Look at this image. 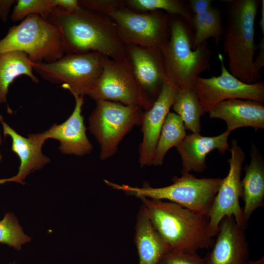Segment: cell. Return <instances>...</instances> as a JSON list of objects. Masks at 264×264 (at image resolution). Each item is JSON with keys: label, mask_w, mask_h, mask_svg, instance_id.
<instances>
[{"label": "cell", "mask_w": 264, "mask_h": 264, "mask_svg": "<svg viewBox=\"0 0 264 264\" xmlns=\"http://www.w3.org/2000/svg\"><path fill=\"white\" fill-rule=\"evenodd\" d=\"M46 20L60 28L65 54L97 53L128 61L126 44L109 17L80 6L72 12L56 7Z\"/></svg>", "instance_id": "1"}, {"label": "cell", "mask_w": 264, "mask_h": 264, "mask_svg": "<svg viewBox=\"0 0 264 264\" xmlns=\"http://www.w3.org/2000/svg\"><path fill=\"white\" fill-rule=\"evenodd\" d=\"M134 241L138 264H159L170 250L153 226L142 204L136 216Z\"/></svg>", "instance_id": "20"}, {"label": "cell", "mask_w": 264, "mask_h": 264, "mask_svg": "<svg viewBox=\"0 0 264 264\" xmlns=\"http://www.w3.org/2000/svg\"><path fill=\"white\" fill-rule=\"evenodd\" d=\"M261 3V17L260 21V25L262 31L263 35L264 36V0H262Z\"/></svg>", "instance_id": "33"}, {"label": "cell", "mask_w": 264, "mask_h": 264, "mask_svg": "<svg viewBox=\"0 0 264 264\" xmlns=\"http://www.w3.org/2000/svg\"><path fill=\"white\" fill-rule=\"evenodd\" d=\"M212 2V0H190L188 3L193 13L197 15L210 8Z\"/></svg>", "instance_id": "30"}, {"label": "cell", "mask_w": 264, "mask_h": 264, "mask_svg": "<svg viewBox=\"0 0 264 264\" xmlns=\"http://www.w3.org/2000/svg\"><path fill=\"white\" fill-rule=\"evenodd\" d=\"M173 183L155 188L145 183L141 187L119 184L107 179L105 183L110 187L139 198L167 199L195 213L208 215L213 199L222 181L221 178H199L190 173L175 176Z\"/></svg>", "instance_id": "5"}, {"label": "cell", "mask_w": 264, "mask_h": 264, "mask_svg": "<svg viewBox=\"0 0 264 264\" xmlns=\"http://www.w3.org/2000/svg\"><path fill=\"white\" fill-rule=\"evenodd\" d=\"M103 70L95 86L88 95L95 100H106L124 105L136 106L144 111L153 105L138 86L128 61L103 56Z\"/></svg>", "instance_id": "10"}, {"label": "cell", "mask_w": 264, "mask_h": 264, "mask_svg": "<svg viewBox=\"0 0 264 264\" xmlns=\"http://www.w3.org/2000/svg\"><path fill=\"white\" fill-rule=\"evenodd\" d=\"M13 51L26 53L34 64L53 62L65 54L61 31L39 15H30L0 40V55Z\"/></svg>", "instance_id": "6"}, {"label": "cell", "mask_w": 264, "mask_h": 264, "mask_svg": "<svg viewBox=\"0 0 264 264\" xmlns=\"http://www.w3.org/2000/svg\"><path fill=\"white\" fill-rule=\"evenodd\" d=\"M230 132L225 131L213 136L192 133L176 146L182 159L181 174L194 172L202 173L207 167L206 157L214 150L224 154L229 149L228 142Z\"/></svg>", "instance_id": "17"}, {"label": "cell", "mask_w": 264, "mask_h": 264, "mask_svg": "<svg viewBox=\"0 0 264 264\" xmlns=\"http://www.w3.org/2000/svg\"><path fill=\"white\" fill-rule=\"evenodd\" d=\"M245 230L233 216L224 217L212 249L204 258L206 264H245L249 250Z\"/></svg>", "instance_id": "16"}, {"label": "cell", "mask_w": 264, "mask_h": 264, "mask_svg": "<svg viewBox=\"0 0 264 264\" xmlns=\"http://www.w3.org/2000/svg\"><path fill=\"white\" fill-rule=\"evenodd\" d=\"M159 264H206L204 259L197 251L189 250H170Z\"/></svg>", "instance_id": "29"}, {"label": "cell", "mask_w": 264, "mask_h": 264, "mask_svg": "<svg viewBox=\"0 0 264 264\" xmlns=\"http://www.w3.org/2000/svg\"><path fill=\"white\" fill-rule=\"evenodd\" d=\"M172 107L181 117L186 129L192 133H200V118L205 113L194 89L179 90Z\"/></svg>", "instance_id": "25"}, {"label": "cell", "mask_w": 264, "mask_h": 264, "mask_svg": "<svg viewBox=\"0 0 264 264\" xmlns=\"http://www.w3.org/2000/svg\"><path fill=\"white\" fill-rule=\"evenodd\" d=\"M208 113L211 118L223 120L226 131L230 132L242 127H252L255 130L264 129V105L259 101L228 99L218 103Z\"/></svg>", "instance_id": "18"}, {"label": "cell", "mask_w": 264, "mask_h": 264, "mask_svg": "<svg viewBox=\"0 0 264 264\" xmlns=\"http://www.w3.org/2000/svg\"><path fill=\"white\" fill-rule=\"evenodd\" d=\"M34 63L22 51L7 52L0 55V103H7L9 86L18 77L24 75L34 83L39 79L33 73Z\"/></svg>", "instance_id": "22"}, {"label": "cell", "mask_w": 264, "mask_h": 264, "mask_svg": "<svg viewBox=\"0 0 264 264\" xmlns=\"http://www.w3.org/2000/svg\"><path fill=\"white\" fill-rule=\"evenodd\" d=\"M178 91L176 87L166 80L152 107L144 111L141 125L143 138L139 149V163L141 167L152 165L162 125Z\"/></svg>", "instance_id": "14"}, {"label": "cell", "mask_w": 264, "mask_h": 264, "mask_svg": "<svg viewBox=\"0 0 264 264\" xmlns=\"http://www.w3.org/2000/svg\"><path fill=\"white\" fill-rule=\"evenodd\" d=\"M258 48H259L260 52L256 58L254 60L253 66L256 72L260 74V69L264 66V36L263 37Z\"/></svg>", "instance_id": "32"}, {"label": "cell", "mask_w": 264, "mask_h": 264, "mask_svg": "<svg viewBox=\"0 0 264 264\" xmlns=\"http://www.w3.org/2000/svg\"><path fill=\"white\" fill-rule=\"evenodd\" d=\"M97 53L67 54L51 63L35 64L33 70L50 83L84 96L99 80L103 70V56Z\"/></svg>", "instance_id": "8"}, {"label": "cell", "mask_w": 264, "mask_h": 264, "mask_svg": "<svg viewBox=\"0 0 264 264\" xmlns=\"http://www.w3.org/2000/svg\"><path fill=\"white\" fill-rule=\"evenodd\" d=\"M31 238L26 235L15 216L6 213L0 220V243L5 244L16 250L30 241Z\"/></svg>", "instance_id": "28"}, {"label": "cell", "mask_w": 264, "mask_h": 264, "mask_svg": "<svg viewBox=\"0 0 264 264\" xmlns=\"http://www.w3.org/2000/svg\"><path fill=\"white\" fill-rule=\"evenodd\" d=\"M229 151L228 174L222 178L207 215L212 237L217 235L220 222L225 217L233 216L237 224L245 229L247 226L239 202L242 195L241 176L245 155L235 139L232 140Z\"/></svg>", "instance_id": "11"}, {"label": "cell", "mask_w": 264, "mask_h": 264, "mask_svg": "<svg viewBox=\"0 0 264 264\" xmlns=\"http://www.w3.org/2000/svg\"><path fill=\"white\" fill-rule=\"evenodd\" d=\"M218 58L221 64V74L218 76L203 78L198 76L194 89L197 93L204 113H207L218 103L230 99H249L264 102V83L258 81L247 84L241 81L226 68L221 54Z\"/></svg>", "instance_id": "12"}, {"label": "cell", "mask_w": 264, "mask_h": 264, "mask_svg": "<svg viewBox=\"0 0 264 264\" xmlns=\"http://www.w3.org/2000/svg\"><path fill=\"white\" fill-rule=\"evenodd\" d=\"M4 137L12 140L11 150L19 156L20 165L18 173L12 176L13 182L24 183L23 180L32 172L41 170L50 162V159L42 152L45 141L39 133H33L25 137L13 129L6 123L1 122Z\"/></svg>", "instance_id": "19"}, {"label": "cell", "mask_w": 264, "mask_h": 264, "mask_svg": "<svg viewBox=\"0 0 264 264\" xmlns=\"http://www.w3.org/2000/svg\"><path fill=\"white\" fill-rule=\"evenodd\" d=\"M245 264H264V257L263 256L260 259L255 261H247Z\"/></svg>", "instance_id": "34"}, {"label": "cell", "mask_w": 264, "mask_h": 264, "mask_svg": "<svg viewBox=\"0 0 264 264\" xmlns=\"http://www.w3.org/2000/svg\"><path fill=\"white\" fill-rule=\"evenodd\" d=\"M104 15L115 23L126 44L160 47L169 38L171 15L162 11L137 12L125 2L109 8Z\"/></svg>", "instance_id": "9"}, {"label": "cell", "mask_w": 264, "mask_h": 264, "mask_svg": "<svg viewBox=\"0 0 264 264\" xmlns=\"http://www.w3.org/2000/svg\"><path fill=\"white\" fill-rule=\"evenodd\" d=\"M193 30L194 31V49L209 38H213L218 46L222 40L225 31L222 24L220 10L212 6L201 13L194 15Z\"/></svg>", "instance_id": "24"}, {"label": "cell", "mask_w": 264, "mask_h": 264, "mask_svg": "<svg viewBox=\"0 0 264 264\" xmlns=\"http://www.w3.org/2000/svg\"><path fill=\"white\" fill-rule=\"evenodd\" d=\"M16 1L15 0H0V20L2 22H7L11 8Z\"/></svg>", "instance_id": "31"}, {"label": "cell", "mask_w": 264, "mask_h": 264, "mask_svg": "<svg viewBox=\"0 0 264 264\" xmlns=\"http://www.w3.org/2000/svg\"><path fill=\"white\" fill-rule=\"evenodd\" d=\"M59 0H18L12 11L14 22L22 21L27 16L36 14L47 20L53 9L58 7Z\"/></svg>", "instance_id": "27"}, {"label": "cell", "mask_w": 264, "mask_h": 264, "mask_svg": "<svg viewBox=\"0 0 264 264\" xmlns=\"http://www.w3.org/2000/svg\"><path fill=\"white\" fill-rule=\"evenodd\" d=\"M127 60L143 94L152 104L166 80L160 47L126 44Z\"/></svg>", "instance_id": "13"}, {"label": "cell", "mask_w": 264, "mask_h": 264, "mask_svg": "<svg viewBox=\"0 0 264 264\" xmlns=\"http://www.w3.org/2000/svg\"><path fill=\"white\" fill-rule=\"evenodd\" d=\"M140 199L153 226L170 250L197 251L213 246L207 216L171 201Z\"/></svg>", "instance_id": "2"}, {"label": "cell", "mask_w": 264, "mask_h": 264, "mask_svg": "<svg viewBox=\"0 0 264 264\" xmlns=\"http://www.w3.org/2000/svg\"><path fill=\"white\" fill-rule=\"evenodd\" d=\"M15 264V263H10V264Z\"/></svg>", "instance_id": "38"}, {"label": "cell", "mask_w": 264, "mask_h": 264, "mask_svg": "<svg viewBox=\"0 0 264 264\" xmlns=\"http://www.w3.org/2000/svg\"><path fill=\"white\" fill-rule=\"evenodd\" d=\"M250 156V162L245 167V175L241 180V198L244 203L242 211L247 224L253 213L264 206V162L254 143L251 147Z\"/></svg>", "instance_id": "21"}, {"label": "cell", "mask_w": 264, "mask_h": 264, "mask_svg": "<svg viewBox=\"0 0 264 264\" xmlns=\"http://www.w3.org/2000/svg\"><path fill=\"white\" fill-rule=\"evenodd\" d=\"M2 120H3V117L1 116V115L0 114V122H2ZM2 143V140L1 134L0 133V145H1Z\"/></svg>", "instance_id": "36"}, {"label": "cell", "mask_w": 264, "mask_h": 264, "mask_svg": "<svg viewBox=\"0 0 264 264\" xmlns=\"http://www.w3.org/2000/svg\"><path fill=\"white\" fill-rule=\"evenodd\" d=\"M143 110L106 100L96 101L88 119L90 132L100 147V159L105 160L118 151V145L135 126L141 125Z\"/></svg>", "instance_id": "7"}, {"label": "cell", "mask_w": 264, "mask_h": 264, "mask_svg": "<svg viewBox=\"0 0 264 264\" xmlns=\"http://www.w3.org/2000/svg\"><path fill=\"white\" fill-rule=\"evenodd\" d=\"M1 158H2V156H1V155L0 153V162L1 160Z\"/></svg>", "instance_id": "37"}, {"label": "cell", "mask_w": 264, "mask_h": 264, "mask_svg": "<svg viewBox=\"0 0 264 264\" xmlns=\"http://www.w3.org/2000/svg\"><path fill=\"white\" fill-rule=\"evenodd\" d=\"M127 6L137 12L164 11L171 15L184 18L193 30L194 14L189 8L188 2L179 0H127Z\"/></svg>", "instance_id": "26"}, {"label": "cell", "mask_w": 264, "mask_h": 264, "mask_svg": "<svg viewBox=\"0 0 264 264\" xmlns=\"http://www.w3.org/2000/svg\"><path fill=\"white\" fill-rule=\"evenodd\" d=\"M228 3L227 27L223 47L229 59L228 71L247 84L261 79L254 68L255 21L262 0H231Z\"/></svg>", "instance_id": "4"}, {"label": "cell", "mask_w": 264, "mask_h": 264, "mask_svg": "<svg viewBox=\"0 0 264 264\" xmlns=\"http://www.w3.org/2000/svg\"><path fill=\"white\" fill-rule=\"evenodd\" d=\"M75 105L70 116L60 124H54L48 130L40 133L45 141L53 139L59 141V149L64 154L83 156L89 154L92 145L86 134V128L82 114L84 96L70 92Z\"/></svg>", "instance_id": "15"}, {"label": "cell", "mask_w": 264, "mask_h": 264, "mask_svg": "<svg viewBox=\"0 0 264 264\" xmlns=\"http://www.w3.org/2000/svg\"><path fill=\"white\" fill-rule=\"evenodd\" d=\"M193 31L184 18L171 15L169 37L160 47L166 80L179 90L194 89L196 78L210 67L208 41L194 49Z\"/></svg>", "instance_id": "3"}, {"label": "cell", "mask_w": 264, "mask_h": 264, "mask_svg": "<svg viewBox=\"0 0 264 264\" xmlns=\"http://www.w3.org/2000/svg\"><path fill=\"white\" fill-rule=\"evenodd\" d=\"M13 182V179L12 177L10 178L0 179V184H4L6 182Z\"/></svg>", "instance_id": "35"}, {"label": "cell", "mask_w": 264, "mask_h": 264, "mask_svg": "<svg viewBox=\"0 0 264 264\" xmlns=\"http://www.w3.org/2000/svg\"><path fill=\"white\" fill-rule=\"evenodd\" d=\"M186 129L181 117L169 112L162 125L155 147L152 165H162L167 152L177 146L186 136Z\"/></svg>", "instance_id": "23"}]
</instances>
